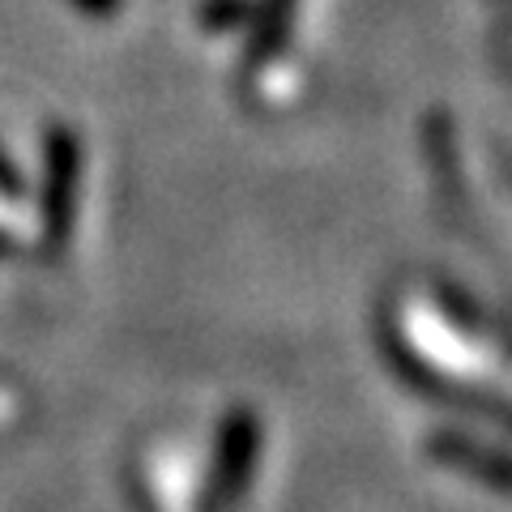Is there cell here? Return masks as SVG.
Wrapping results in <instances>:
<instances>
[{"mask_svg":"<svg viewBox=\"0 0 512 512\" xmlns=\"http://www.w3.org/2000/svg\"><path fill=\"white\" fill-rule=\"evenodd\" d=\"M77 197H82V141L73 128H52L43 141V188H39V227L43 248L64 252L77 227Z\"/></svg>","mask_w":512,"mask_h":512,"instance_id":"6da1fadb","label":"cell"},{"mask_svg":"<svg viewBox=\"0 0 512 512\" xmlns=\"http://www.w3.org/2000/svg\"><path fill=\"white\" fill-rule=\"evenodd\" d=\"M256 461H261V419L248 406H235L218 431L214 466L205 478L197 512H235L252 487Z\"/></svg>","mask_w":512,"mask_h":512,"instance_id":"7a4b0ae2","label":"cell"},{"mask_svg":"<svg viewBox=\"0 0 512 512\" xmlns=\"http://www.w3.org/2000/svg\"><path fill=\"white\" fill-rule=\"evenodd\" d=\"M427 453L436 461H444V466L474 474L478 483H487L491 491L512 495V457L504 453V448L466 440V436H457V431H436L431 444H427Z\"/></svg>","mask_w":512,"mask_h":512,"instance_id":"3957f363","label":"cell"},{"mask_svg":"<svg viewBox=\"0 0 512 512\" xmlns=\"http://www.w3.org/2000/svg\"><path fill=\"white\" fill-rule=\"evenodd\" d=\"M299 0H252V22H248V43H244V73H261V64L278 60L291 43Z\"/></svg>","mask_w":512,"mask_h":512,"instance_id":"277c9868","label":"cell"},{"mask_svg":"<svg viewBox=\"0 0 512 512\" xmlns=\"http://www.w3.org/2000/svg\"><path fill=\"white\" fill-rule=\"evenodd\" d=\"M197 18L214 35H235V30H244L252 22V0H205Z\"/></svg>","mask_w":512,"mask_h":512,"instance_id":"5b68a950","label":"cell"},{"mask_svg":"<svg viewBox=\"0 0 512 512\" xmlns=\"http://www.w3.org/2000/svg\"><path fill=\"white\" fill-rule=\"evenodd\" d=\"M82 13H90V18H111V13H120V0H73Z\"/></svg>","mask_w":512,"mask_h":512,"instance_id":"8992f818","label":"cell"},{"mask_svg":"<svg viewBox=\"0 0 512 512\" xmlns=\"http://www.w3.org/2000/svg\"><path fill=\"white\" fill-rule=\"evenodd\" d=\"M0 192H22V175L5 154H0Z\"/></svg>","mask_w":512,"mask_h":512,"instance_id":"52a82bcc","label":"cell"},{"mask_svg":"<svg viewBox=\"0 0 512 512\" xmlns=\"http://www.w3.org/2000/svg\"><path fill=\"white\" fill-rule=\"evenodd\" d=\"M13 248H18V244H13V235L0 231V256H13Z\"/></svg>","mask_w":512,"mask_h":512,"instance_id":"ba28073f","label":"cell"}]
</instances>
